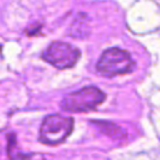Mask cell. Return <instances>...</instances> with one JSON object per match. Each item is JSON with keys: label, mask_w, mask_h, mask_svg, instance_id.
<instances>
[{"label": "cell", "mask_w": 160, "mask_h": 160, "mask_svg": "<svg viewBox=\"0 0 160 160\" xmlns=\"http://www.w3.org/2000/svg\"><path fill=\"white\" fill-rule=\"evenodd\" d=\"M89 32V24L86 14H79L70 26V36L72 38H85Z\"/></svg>", "instance_id": "obj_5"}, {"label": "cell", "mask_w": 160, "mask_h": 160, "mask_svg": "<svg viewBox=\"0 0 160 160\" xmlns=\"http://www.w3.org/2000/svg\"><path fill=\"white\" fill-rule=\"evenodd\" d=\"M74 128V120L71 116H64L60 114L48 115L41 126L39 140L48 145H56L64 141Z\"/></svg>", "instance_id": "obj_2"}, {"label": "cell", "mask_w": 160, "mask_h": 160, "mask_svg": "<svg viewBox=\"0 0 160 160\" xmlns=\"http://www.w3.org/2000/svg\"><path fill=\"white\" fill-rule=\"evenodd\" d=\"M80 58V50L68 42L55 41L44 51L42 59L58 69L74 66Z\"/></svg>", "instance_id": "obj_4"}, {"label": "cell", "mask_w": 160, "mask_h": 160, "mask_svg": "<svg viewBox=\"0 0 160 160\" xmlns=\"http://www.w3.org/2000/svg\"><path fill=\"white\" fill-rule=\"evenodd\" d=\"M134 68L135 61L132 60L131 55L119 48H110L105 50L96 64L98 71L105 76L128 74L131 72Z\"/></svg>", "instance_id": "obj_1"}, {"label": "cell", "mask_w": 160, "mask_h": 160, "mask_svg": "<svg viewBox=\"0 0 160 160\" xmlns=\"http://www.w3.org/2000/svg\"><path fill=\"white\" fill-rule=\"evenodd\" d=\"M94 124L100 129L101 132H104L105 135L111 136L114 139H121V138H125V135H126L125 131L120 126H118V125H115L112 122H109V121H95Z\"/></svg>", "instance_id": "obj_6"}, {"label": "cell", "mask_w": 160, "mask_h": 160, "mask_svg": "<svg viewBox=\"0 0 160 160\" xmlns=\"http://www.w3.org/2000/svg\"><path fill=\"white\" fill-rule=\"evenodd\" d=\"M0 51H1V45H0Z\"/></svg>", "instance_id": "obj_7"}, {"label": "cell", "mask_w": 160, "mask_h": 160, "mask_svg": "<svg viewBox=\"0 0 160 160\" xmlns=\"http://www.w3.org/2000/svg\"><path fill=\"white\" fill-rule=\"evenodd\" d=\"M106 95L96 86H86L66 95L61 101V108L69 112L90 111L98 108Z\"/></svg>", "instance_id": "obj_3"}]
</instances>
